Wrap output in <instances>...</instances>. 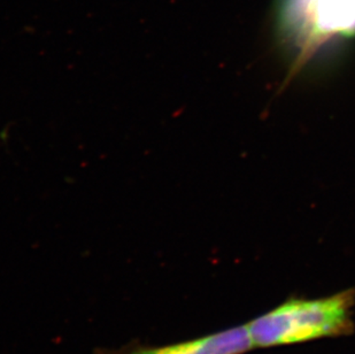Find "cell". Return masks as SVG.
<instances>
[{"mask_svg": "<svg viewBox=\"0 0 355 354\" xmlns=\"http://www.w3.org/2000/svg\"><path fill=\"white\" fill-rule=\"evenodd\" d=\"M355 289L318 299L292 298L248 326L254 348L338 337L354 330Z\"/></svg>", "mask_w": 355, "mask_h": 354, "instance_id": "6da1fadb", "label": "cell"}, {"mask_svg": "<svg viewBox=\"0 0 355 354\" xmlns=\"http://www.w3.org/2000/svg\"><path fill=\"white\" fill-rule=\"evenodd\" d=\"M276 28L292 67L302 69L355 38V0H278Z\"/></svg>", "mask_w": 355, "mask_h": 354, "instance_id": "7a4b0ae2", "label": "cell"}, {"mask_svg": "<svg viewBox=\"0 0 355 354\" xmlns=\"http://www.w3.org/2000/svg\"><path fill=\"white\" fill-rule=\"evenodd\" d=\"M254 348L248 326L232 328L192 341L120 354H243Z\"/></svg>", "mask_w": 355, "mask_h": 354, "instance_id": "3957f363", "label": "cell"}]
</instances>
